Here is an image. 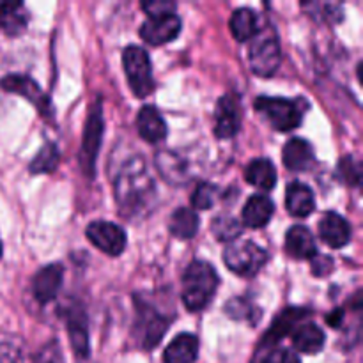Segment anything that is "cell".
<instances>
[{
  "label": "cell",
  "instance_id": "52a82bcc",
  "mask_svg": "<svg viewBox=\"0 0 363 363\" xmlns=\"http://www.w3.org/2000/svg\"><path fill=\"white\" fill-rule=\"evenodd\" d=\"M103 128H105V123H103L101 103L96 101L92 105L91 112H89L80 147V167L84 170V174H87V176L94 174L96 158H98L99 147H101Z\"/></svg>",
  "mask_w": 363,
  "mask_h": 363
},
{
  "label": "cell",
  "instance_id": "6da1fadb",
  "mask_svg": "<svg viewBox=\"0 0 363 363\" xmlns=\"http://www.w3.org/2000/svg\"><path fill=\"white\" fill-rule=\"evenodd\" d=\"M113 191L121 215L128 220H138L151 211L156 201V186L140 156H133L121 167Z\"/></svg>",
  "mask_w": 363,
  "mask_h": 363
},
{
  "label": "cell",
  "instance_id": "83f0119b",
  "mask_svg": "<svg viewBox=\"0 0 363 363\" xmlns=\"http://www.w3.org/2000/svg\"><path fill=\"white\" fill-rule=\"evenodd\" d=\"M169 229L179 240H191L199 230V215L195 209L179 208L170 216Z\"/></svg>",
  "mask_w": 363,
  "mask_h": 363
},
{
  "label": "cell",
  "instance_id": "4316f807",
  "mask_svg": "<svg viewBox=\"0 0 363 363\" xmlns=\"http://www.w3.org/2000/svg\"><path fill=\"white\" fill-rule=\"evenodd\" d=\"M245 179L255 188L272 190L277 183V170L269 160H254V162L248 163L247 169H245Z\"/></svg>",
  "mask_w": 363,
  "mask_h": 363
},
{
  "label": "cell",
  "instance_id": "d6a6232c",
  "mask_svg": "<svg viewBox=\"0 0 363 363\" xmlns=\"http://www.w3.org/2000/svg\"><path fill=\"white\" fill-rule=\"evenodd\" d=\"M227 314L233 319H245V321L255 323L259 318V311L250 303V301H245L241 298H234L227 303Z\"/></svg>",
  "mask_w": 363,
  "mask_h": 363
},
{
  "label": "cell",
  "instance_id": "e575fe53",
  "mask_svg": "<svg viewBox=\"0 0 363 363\" xmlns=\"http://www.w3.org/2000/svg\"><path fill=\"white\" fill-rule=\"evenodd\" d=\"M259 363H300V358L294 351L286 350V347H275V350L268 351Z\"/></svg>",
  "mask_w": 363,
  "mask_h": 363
},
{
  "label": "cell",
  "instance_id": "9a60e30c",
  "mask_svg": "<svg viewBox=\"0 0 363 363\" xmlns=\"http://www.w3.org/2000/svg\"><path fill=\"white\" fill-rule=\"evenodd\" d=\"M284 165L293 172H305L314 165V149L303 138H291L282 151Z\"/></svg>",
  "mask_w": 363,
  "mask_h": 363
},
{
  "label": "cell",
  "instance_id": "603a6c76",
  "mask_svg": "<svg viewBox=\"0 0 363 363\" xmlns=\"http://www.w3.org/2000/svg\"><path fill=\"white\" fill-rule=\"evenodd\" d=\"M28 21L27 7L21 2H0V30L7 35H18Z\"/></svg>",
  "mask_w": 363,
  "mask_h": 363
},
{
  "label": "cell",
  "instance_id": "1f68e13d",
  "mask_svg": "<svg viewBox=\"0 0 363 363\" xmlns=\"http://www.w3.org/2000/svg\"><path fill=\"white\" fill-rule=\"evenodd\" d=\"M213 233L218 238L220 241H236V238L241 234L240 222L236 218H230V216H223V218H216L213 222Z\"/></svg>",
  "mask_w": 363,
  "mask_h": 363
},
{
  "label": "cell",
  "instance_id": "74e56055",
  "mask_svg": "<svg viewBox=\"0 0 363 363\" xmlns=\"http://www.w3.org/2000/svg\"><path fill=\"white\" fill-rule=\"evenodd\" d=\"M333 268V261L325 255H315L312 259V269H314V275H328Z\"/></svg>",
  "mask_w": 363,
  "mask_h": 363
},
{
  "label": "cell",
  "instance_id": "8d00e7d4",
  "mask_svg": "<svg viewBox=\"0 0 363 363\" xmlns=\"http://www.w3.org/2000/svg\"><path fill=\"white\" fill-rule=\"evenodd\" d=\"M142 9L149 14V18L155 16H165V14H174L176 4L174 2H158V0H151V2L142 4Z\"/></svg>",
  "mask_w": 363,
  "mask_h": 363
},
{
  "label": "cell",
  "instance_id": "7402d4cb",
  "mask_svg": "<svg viewBox=\"0 0 363 363\" xmlns=\"http://www.w3.org/2000/svg\"><path fill=\"white\" fill-rule=\"evenodd\" d=\"M199 340L191 333H181L167 346L163 363H194L197 360Z\"/></svg>",
  "mask_w": 363,
  "mask_h": 363
},
{
  "label": "cell",
  "instance_id": "7c38bea8",
  "mask_svg": "<svg viewBox=\"0 0 363 363\" xmlns=\"http://www.w3.org/2000/svg\"><path fill=\"white\" fill-rule=\"evenodd\" d=\"M62 280L64 269L60 264H48L39 269L32 279V294H34L35 301L41 305L52 301L59 294Z\"/></svg>",
  "mask_w": 363,
  "mask_h": 363
},
{
  "label": "cell",
  "instance_id": "d4e9b609",
  "mask_svg": "<svg viewBox=\"0 0 363 363\" xmlns=\"http://www.w3.org/2000/svg\"><path fill=\"white\" fill-rule=\"evenodd\" d=\"M293 344L300 353L315 354L325 347V332L314 323H305L294 328Z\"/></svg>",
  "mask_w": 363,
  "mask_h": 363
},
{
  "label": "cell",
  "instance_id": "4dcf8cb0",
  "mask_svg": "<svg viewBox=\"0 0 363 363\" xmlns=\"http://www.w3.org/2000/svg\"><path fill=\"white\" fill-rule=\"evenodd\" d=\"M305 9L308 11V14H311L312 18H315V20H321V21H339L340 18H342V7L339 6V4H303Z\"/></svg>",
  "mask_w": 363,
  "mask_h": 363
},
{
  "label": "cell",
  "instance_id": "f546056e",
  "mask_svg": "<svg viewBox=\"0 0 363 363\" xmlns=\"http://www.w3.org/2000/svg\"><path fill=\"white\" fill-rule=\"evenodd\" d=\"M60 162V152L55 144L48 142L43 145L38 151L35 158L30 163V172L32 174H50L57 169Z\"/></svg>",
  "mask_w": 363,
  "mask_h": 363
},
{
  "label": "cell",
  "instance_id": "ffe728a7",
  "mask_svg": "<svg viewBox=\"0 0 363 363\" xmlns=\"http://www.w3.org/2000/svg\"><path fill=\"white\" fill-rule=\"evenodd\" d=\"M273 211H275V206H273V202L266 195H252L247 201V204H245L241 218H243L245 227L261 229V227L268 225V222L273 216Z\"/></svg>",
  "mask_w": 363,
  "mask_h": 363
},
{
  "label": "cell",
  "instance_id": "484cf974",
  "mask_svg": "<svg viewBox=\"0 0 363 363\" xmlns=\"http://www.w3.org/2000/svg\"><path fill=\"white\" fill-rule=\"evenodd\" d=\"M307 314L308 312L303 311V308H287V311H284L282 314L273 321L272 328H269L268 333L264 335V342L277 344L280 339H284L286 335L293 333L298 323H300Z\"/></svg>",
  "mask_w": 363,
  "mask_h": 363
},
{
  "label": "cell",
  "instance_id": "836d02e7",
  "mask_svg": "<svg viewBox=\"0 0 363 363\" xmlns=\"http://www.w3.org/2000/svg\"><path fill=\"white\" fill-rule=\"evenodd\" d=\"M216 199H218L216 186L209 183H202L195 188L194 195H191V204H194L195 209H209L215 206Z\"/></svg>",
  "mask_w": 363,
  "mask_h": 363
},
{
  "label": "cell",
  "instance_id": "f35d334b",
  "mask_svg": "<svg viewBox=\"0 0 363 363\" xmlns=\"http://www.w3.org/2000/svg\"><path fill=\"white\" fill-rule=\"evenodd\" d=\"M342 311H337V312H333L332 315H330L328 318V323L330 325L333 326V328H335V326H339L340 325V321H342Z\"/></svg>",
  "mask_w": 363,
  "mask_h": 363
},
{
  "label": "cell",
  "instance_id": "9c48e42d",
  "mask_svg": "<svg viewBox=\"0 0 363 363\" xmlns=\"http://www.w3.org/2000/svg\"><path fill=\"white\" fill-rule=\"evenodd\" d=\"M85 234L98 250H101L106 255H112V257L121 255L126 248V233L117 223L105 222V220L92 222L89 223Z\"/></svg>",
  "mask_w": 363,
  "mask_h": 363
},
{
  "label": "cell",
  "instance_id": "ab89813d",
  "mask_svg": "<svg viewBox=\"0 0 363 363\" xmlns=\"http://www.w3.org/2000/svg\"><path fill=\"white\" fill-rule=\"evenodd\" d=\"M2 250H4V248H2V241H0V259H2Z\"/></svg>",
  "mask_w": 363,
  "mask_h": 363
},
{
  "label": "cell",
  "instance_id": "8fae6325",
  "mask_svg": "<svg viewBox=\"0 0 363 363\" xmlns=\"http://www.w3.org/2000/svg\"><path fill=\"white\" fill-rule=\"evenodd\" d=\"M181 32V20L176 13L165 14V16H155L147 18L142 23L140 38L144 39L147 45L162 46L165 43H170L176 39Z\"/></svg>",
  "mask_w": 363,
  "mask_h": 363
},
{
  "label": "cell",
  "instance_id": "f1b7e54d",
  "mask_svg": "<svg viewBox=\"0 0 363 363\" xmlns=\"http://www.w3.org/2000/svg\"><path fill=\"white\" fill-rule=\"evenodd\" d=\"M0 363H25V342L14 333L0 332Z\"/></svg>",
  "mask_w": 363,
  "mask_h": 363
},
{
  "label": "cell",
  "instance_id": "d6986e66",
  "mask_svg": "<svg viewBox=\"0 0 363 363\" xmlns=\"http://www.w3.org/2000/svg\"><path fill=\"white\" fill-rule=\"evenodd\" d=\"M156 167L160 169L162 176L169 181L174 186L186 183L190 177V170H188V163L179 152L174 151H160L156 155Z\"/></svg>",
  "mask_w": 363,
  "mask_h": 363
},
{
  "label": "cell",
  "instance_id": "5bb4252c",
  "mask_svg": "<svg viewBox=\"0 0 363 363\" xmlns=\"http://www.w3.org/2000/svg\"><path fill=\"white\" fill-rule=\"evenodd\" d=\"M240 130V103L234 96L220 98L215 113V135L218 138H230Z\"/></svg>",
  "mask_w": 363,
  "mask_h": 363
},
{
  "label": "cell",
  "instance_id": "44dd1931",
  "mask_svg": "<svg viewBox=\"0 0 363 363\" xmlns=\"http://www.w3.org/2000/svg\"><path fill=\"white\" fill-rule=\"evenodd\" d=\"M286 208L293 216H308L315 209L314 191L307 184L294 181L287 186L286 191Z\"/></svg>",
  "mask_w": 363,
  "mask_h": 363
},
{
  "label": "cell",
  "instance_id": "e0dca14e",
  "mask_svg": "<svg viewBox=\"0 0 363 363\" xmlns=\"http://www.w3.org/2000/svg\"><path fill=\"white\" fill-rule=\"evenodd\" d=\"M286 252L289 257L303 261V259H314L318 255L314 236L311 230L303 225H294L286 234Z\"/></svg>",
  "mask_w": 363,
  "mask_h": 363
},
{
  "label": "cell",
  "instance_id": "cb8c5ba5",
  "mask_svg": "<svg viewBox=\"0 0 363 363\" xmlns=\"http://www.w3.org/2000/svg\"><path fill=\"white\" fill-rule=\"evenodd\" d=\"M229 27L234 38L240 43L252 41L259 34V30H261L257 13L250 9V7H241V9L234 11L233 16H230Z\"/></svg>",
  "mask_w": 363,
  "mask_h": 363
},
{
  "label": "cell",
  "instance_id": "d590c367",
  "mask_svg": "<svg viewBox=\"0 0 363 363\" xmlns=\"http://www.w3.org/2000/svg\"><path fill=\"white\" fill-rule=\"evenodd\" d=\"M34 363H64L62 358V351H60L59 344L55 340L48 342L46 346L41 347V351L35 357Z\"/></svg>",
  "mask_w": 363,
  "mask_h": 363
},
{
  "label": "cell",
  "instance_id": "30bf717a",
  "mask_svg": "<svg viewBox=\"0 0 363 363\" xmlns=\"http://www.w3.org/2000/svg\"><path fill=\"white\" fill-rule=\"evenodd\" d=\"M0 87L7 92L23 96L43 116H50V112H52L48 96L41 91V87L30 77H25V74H7V77L0 80Z\"/></svg>",
  "mask_w": 363,
  "mask_h": 363
},
{
  "label": "cell",
  "instance_id": "ac0fdd59",
  "mask_svg": "<svg viewBox=\"0 0 363 363\" xmlns=\"http://www.w3.org/2000/svg\"><path fill=\"white\" fill-rule=\"evenodd\" d=\"M138 135L149 144H158L167 137V124L155 106H142L137 116Z\"/></svg>",
  "mask_w": 363,
  "mask_h": 363
},
{
  "label": "cell",
  "instance_id": "ba28073f",
  "mask_svg": "<svg viewBox=\"0 0 363 363\" xmlns=\"http://www.w3.org/2000/svg\"><path fill=\"white\" fill-rule=\"evenodd\" d=\"M138 314L137 321H135V337H137L138 344H140L144 350H152V347L158 346V342L162 340V337L167 332V321L162 314L155 311L151 305L142 303L137 301Z\"/></svg>",
  "mask_w": 363,
  "mask_h": 363
},
{
  "label": "cell",
  "instance_id": "7a4b0ae2",
  "mask_svg": "<svg viewBox=\"0 0 363 363\" xmlns=\"http://www.w3.org/2000/svg\"><path fill=\"white\" fill-rule=\"evenodd\" d=\"M218 273L211 264L204 261H194L183 275V296L184 307L190 312H199L211 303L216 289H218Z\"/></svg>",
  "mask_w": 363,
  "mask_h": 363
},
{
  "label": "cell",
  "instance_id": "2e32d148",
  "mask_svg": "<svg viewBox=\"0 0 363 363\" xmlns=\"http://www.w3.org/2000/svg\"><path fill=\"white\" fill-rule=\"evenodd\" d=\"M66 325L69 332L71 346L78 358L89 357V333H87V319L82 308L69 307L66 311Z\"/></svg>",
  "mask_w": 363,
  "mask_h": 363
},
{
  "label": "cell",
  "instance_id": "8992f818",
  "mask_svg": "<svg viewBox=\"0 0 363 363\" xmlns=\"http://www.w3.org/2000/svg\"><path fill=\"white\" fill-rule=\"evenodd\" d=\"M248 64L259 77H272L280 64V45L272 30H259L248 50Z\"/></svg>",
  "mask_w": 363,
  "mask_h": 363
},
{
  "label": "cell",
  "instance_id": "3957f363",
  "mask_svg": "<svg viewBox=\"0 0 363 363\" xmlns=\"http://www.w3.org/2000/svg\"><path fill=\"white\" fill-rule=\"evenodd\" d=\"M223 261L236 275L254 277L268 262V254L254 241H233L223 252Z\"/></svg>",
  "mask_w": 363,
  "mask_h": 363
},
{
  "label": "cell",
  "instance_id": "4fadbf2b",
  "mask_svg": "<svg viewBox=\"0 0 363 363\" xmlns=\"http://www.w3.org/2000/svg\"><path fill=\"white\" fill-rule=\"evenodd\" d=\"M319 236L328 247L342 248L350 243L351 227L344 216L335 211H326L319 220Z\"/></svg>",
  "mask_w": 363,
  "mask_h": 363
},
{
  "label": "cell",
  "instance_id": "277c9868",
  "mask_svg": "<svg viewBox=\"0 0 363 363\" xmlns=\"http://www.w3.org/2000/svg\"><path fill=\"white\" fill-rule=\"evenodd\" d=\"M255 110L279 131H291L298 128L303 119L300 103L286 98H257Z\"/></svg>",
  "mask_w": 363,
  "mask_h": 363
},
{
  "label": "cell",
  "instance_id": "5b68a950",
  "mask_svg": "<svg viewBox=\"0 0 363 363\" xmlns=\"http://www.w3.org/2000/svg\"><path fill=\"white\" fill-rule=\"evenodd\" d=\"M123 64L133 94L138 98L151 94L155 82H152L151 60H149L147 52L140 46H128L123 52Z\"/></svg>",
  "mask_w": 363,
  "mask_h": 363
}]
</instances>
